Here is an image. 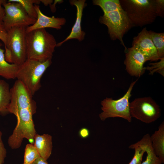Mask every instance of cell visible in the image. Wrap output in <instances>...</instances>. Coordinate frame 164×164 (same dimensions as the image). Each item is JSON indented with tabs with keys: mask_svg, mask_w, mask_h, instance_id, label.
<instances>
[{
	"mask_svg": "<svg viewBox=\"0 0 164 164\" xmlns=\"http://www.w3.org/2000/svg\"><path fill=\"white\" fill-rule=\"evenodd\" d=\"M94 5L100 6L104 14L99 19L100 23L106 25L111 40H119L127 50L123 41L124 34L133 27L118 0H94Z\"/></svg>",
	"mask_w": 164,
	"mask_h": 164,
	"instance_id": "1",
	"label": "cell"
},
{
	"mask_svg": "<svg viewBox=\"0 0 164 164\" xmlns=\"http://www.w3.org/2000/svg\"><path fill=\"white\" fill-rule=\"evenodd\" d=\"M27 59L40 61L51 60L56 46V39L45 29L26 32Z\"/></svg>",
	"mask_w": 164,
	"mask_h": 164,
	"instance_id": "2",
	"label": "cell"
},
{
	"mask_svg": "<svg viewBox=\"0 0 164 164\" xmlns=\"http://www.w3.org/2000/svg\"><path fill=\"white\" fill-rule=\"evenodd\" d=\"M120 5L133 27L152 23L157 17L155 0H120Z\"/></svg>",
	"mask_w": 164,
	"mask_h": 164,
	"instance_id": "3",
	"label": "cell"
},
{
	"mask_svg": "<svg viewBox=\"0 0 164 164\" xmlns=\"http://www.w3.org/2000/svg\"><path fill=\"white\" fill-rule=\"evenodd\" d=\"M51 63V60L40 61L27 59L19 66L16 78L33 96L41 87L42 76Z\"/></svg>",
	"mask_w": 164,
	"mask_h": 164,
	"instance_id": "4",
	"label": "cell"
},
{
	"mask_svg": "<svg viewBox=\"0 0 164 164\" xmlns=\"http://www.w3.org/2000/svg\"><path fill=\"white\" fill-rule=\"evenodd\" d=\"M138 79L132 82L125 94L117 100L112 98H106L101 101L102 112L99 115L102 121L110 118L120 117L128 122L132 121V117L129 111V99L131 96V93L134 86Z\"/></svg>",
	"mask_w": 164,
	"mask_h": 164,
	"instance_id": "5",
	"label": "cell"
},
{
	"mask_svg": "<svg viewBox=\"0 0 164 164\" xmlns=\"http://www.w3.org/2000/svg\"><path fill=\"white\" fill-rule=\"evenodd\" d=\"M26 29L23 26L14 27L7 31L5 46L11 51L12 63L19 66L27 59Z\"/></svg>",
	"mask_w": 164,
	"mask_h": 164,
	"instance_id": "6",
	"label": "cell"
},
{
	"mask_svg": "<svg viewBox=\"0 0 164 164\" xmlns=\"http://www.w3.org/2000/svg\"><path fill=\"white\" fill-rule=\"evenodd\" d=\"M129 111L132 117L147 124L155 121L161 116L159 106L149 97L135 99L130 103Z\"/></svg>",
	"mask_w": 164,
	"mask_h": 164,
	"instance_id": "7",
	"label": "cell"
},
{
	"mask_svg": "<svg viewBox=\"0 0 164 164\" xmlns=\"http://www.w3.org/2000/svg\"><path fill=\"white\" fill-rule=\"evenodd\" d=\"M2 5L5 12L3 26L6 31L14 27H26L34 24L36 20V19L29 16L18 2L6 1Z\"/></svg>",
	"mask_w": 164,
	"mask_h": 164,
	"instance_id": "8",
	"label": "cell"
},
{
	"mask_svg": "<svg viewBox=\"0 0 164 164\" xmlns=\"http://www.w3.org/2000/svg\"><path fill=\"white\" fill-rule=\"evenodd\" d=\"M132 47L141 53L147 61H155L160 60L149 31L146 27L133 38Z\"/></svg>",
	"mask_w": 164,
	"mask_h": 164,
	"instance_id": "9",
	"label": "cell"
},
{
	"mask_svg": "<svg viewBox=\"0 0 164 164\" xmlns=\"http://www.w3.org/2000/svg\"><path fill=\"white\" fill-rule=\"evenodd\" d=\"M124 63L127 72L131 76L140 77L145 72L144 63L147 60L143 55L134 47L128 48Z\"/></svg>",
	"mask_w": 164,
	"mask_h": 164,
	"instance_id": "10",
	"label": "cell"
},
{
	"mask_svg": "<svg viewBox=\"0 0 164 164\" xmlns=\"http://www.w3.org/2000/svg\"><path fill=\"white\" fill-rule=\"evenodd\" d=\"M34 5L37 14V18L34 24L26 27V32L36 29L48 28L59 29L65 24L66 20L65 18L47 16L42 12L38 5L35 4Z\"/></svg>",
	"mask_w": 164,
	"mask_h": 164,
	"instance_id": "11",
	"label": "cell"
},
{
	"mask_svg": "<svg viewBox=\"0 0 164 164\" xmlns=\"http://www.w3.org/2000/svg\"><path fill=\"white\" fill-rule=\"evenodd\" d=\"M85 0H74L70 1V4L75 6L77 9V17L75 23L69 35L63 41L57 44L56 46H60L66 41L71 39H77L79 41L84 38L85 33L82 31L81 23L83 10L84 7Z\"/></svg>",
	"mask_w": 164,
	"mask_h": 164,
	"instance_id": "12",
	"label": "cell"
},
{
	"mask_svg": "<svg viewBox=\"0 0 164 164\" xmlns=\"http://www.w3.org/2000/svg\"><path fill=\"white\" fill-rule=\"evenodd\" d=\"M33 145L40 156L46 160L49 158L53 148L52 137L48 134H35Z\"/></svg>",
	"mask_w": 164,
	"mask_h": 164,
	"instance_id": "13",
	"label": "cell"
},
{
	"mask_svg": "<svg viewBox=\"0 0 164 164\" xmlns=\"http://www.w3.org/2000/svg\"><path fill=\"white\" fill-rule=\"evenodd\" d=\"M151 145L155 155L162 163L164 162V122L162 121L155 131L150 136Z\"/></svg>",
	"mask_w": 164,
	"mask_h": 164,
	"instance_id": "14",
	"label": "cell"
},
{
	"mask_svg": "<svg viewBox=\"0 0 164 164\" xmlns=\"http://www.w3.org/2000/svg\"><path fill=\"white\" fill-rule=\"evenodd\" d=\"M150 135L148 133L145 135L139 141L130 145L129 148L134 149L135 154L128 164H141L144 154L149 145L151 143Z\"/></svg>",
	"mask_w": 164,
	"mask_h": 164,
	"instance_id": "15",
	"label": "cell"
},
{
	"mask_svg": "<svg viewBox=\"0 0 164 164\" xmlns=\"http://www.w3.org/2000/svg\"><path fill=\"white\" fill-rule=\"evenodd\" d=\"M2 45L0 42V76L7 79H15L16 78L19 66L6 61L4 50L1 48Z\"/></svg>",
	"mask_w": 164,
	"mask_h": 164,
	"instance_id": "16",
	"label": "cell"
},
{
	"mask_svg": "<svg viewBox=\"0 0 164 164\" xmlns=\"http://www.w3.org/2000/svg\"><path fill=\"white\" fill-rule=\"evenodd\" d=\"M11 98L10 89L5 80H0V112H6Z\"/></svg>",
	"mask_w": 164,
	"mask_h": 164,
	"instance_id": "17",
	"label": "cell"
},
{
	"mask_svg": "<svg viewBox=\"0 0 164 164\" xmlns=\"http://www.w3.org/2000/svg\"><path fill=\"white\" fill-rule=\"evenodd\" d=\"M160 59L164 57V33L149 31Z\"/></svg>",
	"mask_w": 164,
	"mask_h": 164,
	"instance_id": "18",
	"label": "cell"
},
{
	"mask_svg": "<svg viewBox=\"0 0 164 164\" xmlns=\"http://www.w3.org/2000/svg\"><path fill=\"white\" fill-rule=\"evenodd\" d=\"M8 2H16L20 3L29 16L36 19L37 14L34 5H38L40 3V0H9Z\"/></svg>",
	"mask_w": 164,
	"mask_h": 164,
	"instance_id": "19",
	"label": "cell"
},
{
	"mask_svg": "<svg viewBox=\"0 0 164 164\" xmlns=\"http://www.w3.org/2000/svg\"><path fill=\"white\" fill-rule=\"evenodd\" d=\"M40 156L33 144H27L25 150L23 164H31Z\"/></svg>",
	"mask_w": 164,
	"mask_h": 164,
	"instance_id": "20",
	"label": "cell"
},
{
	"mask_svg": "<svg viewBox=\"0 0 164 164\" xmlns=\"http://www.w3.org/2000/svg\"><path fill=\"white\" fill-rule=\"evenodd\" d=\"M149 65L145 68L149 71V74L153 75L155 72L158 73L163 77L164 76V57L160 59L158 62L150 63Z\"/></svg>",
	"mask_w": 164,
	"mask_h": 164,
	"instance_id": "21",
	"label": "cell"
},
{
	"mask_svg": "<svg viewBox=\"0 0 164 164\" xmlns=\"http://www.w3.org/2000/svg\"><path fill=\"white\" fill-rule=\"evenodd\" d=\"M147 153L146 159L141 164H162V162L155 155L151 145V142L148 145L146 151Z\"/></svg>",
	"mask_w": 164,
	"mask_h": 164,
	"instance_id": "22",
	"label": "cell"
},
{
	"mask_svg": "<svg viewBox=\"0 0 164 164\" xmlns=\"http://www.w3.org/2000/svg\"><path fill=\"white\" fill-rule=\"evenodd\" d=\"M155 3L157 17H163L164 15V0H155Z\"/></svg>",
	"mask_w": 164,
	"mask_h": 164,
	"instance_id": "23",
	"label": "cell"
},
{
	"mask_svg": "<svg viewBox=\"0 0 164 164\" xmlns=\"http://www.w3.org/2000/svg\"><path fill=\"white\" fill-rule=\"evenodd\" d=\"M2 133L0 131V164L4 162L5 159L6 155V150L2 140Z\"/></svg>",
	"mask_w": 164,
	"mask_h": 164,
	"instance_id": "24",
	"label": "cell"
},
{
	"mask_svg": "<svg viewBox=\"0 0 164 164\" xmlns=\"http://www.w3.org/2000/svg\"><path fill=\"white\" fill-rule=\"evenodd\" d=\"M6 1L5 0H0V26H3V19L5 15V10L2 5Z\"/></svg>",
	"mask_w": 164,
	"mask_h": 164,
	"instance_id": "25",
	"label": "cell"
},
{
	"mask_svg": "<svg viewBox=\"0 0 164 164\" xmlns=\"http://www.w3.org/2000/svg\"><path fill=\"white\" fill-rule=\"evenodd\" d=\"M7 36V32L3 26H0V39L4 43V45L6 44Z\"/></svg>",
	"mask_w": 164,
	"mask_h": 164,
	"instance_id": "26",
	"label": "cell"
},
{
	"mask_svg": "<svg viewBox=\"0 0 164 164\" xmlns=\"http://www.w3.org/2000/svg\"><path fill=\"white\" fill-rule=\"evenodd\" d=\"M5 58L6 61L10 63H12V54L11 51L5 46Z\"/></svg>",
	"mask_w": 164,
	"mask_h": 164,
	"instance_id": "27",
	"label": "cell"
},
{
	"mask_svg": "<svg viewBox=\"0 0 164 164\" xmlns=\"http://www.w3.org/2000/svg\"><path fill=\"white\" fill-rule=\"evenodd\" d=\"M79 135L82 138H87L89 135V131L87 128H81L79 131Z\"/></svg>",
	"mask_w": 164,
	"mask_h": 164,
	"instance_id": "28",
	"label": "cell"
},
{
	"mask_svg": "<svg viewBox=\"0 0 164 164\" xmlns=\"http://www.w3.org/2000/svg\"><path fill=\"white\" fill-rule=\"evenodd\" d=\"M31 164H48L46 160L40 156Z\"/></svg>",
	"mask_w": 164,
	"mask_h": 164,
	"instance_id": "29",
	"label": "cell"
},
{
	"mask_svg": "<svg viewBox=\"0 0 164 164\" xmlns=\"http://www.w3.org/2000/svg\"><path fill=\"white\" fill-rule=\"evenodd\" d=\"M40 1L46 6L49 4H51L52 2V1L51 0H40Z\"/></svg>",
	"mask_w": 164,
	"mask_h": 164,
	"instance_id": "30",
	"label": "cell"
}]
</instances>
